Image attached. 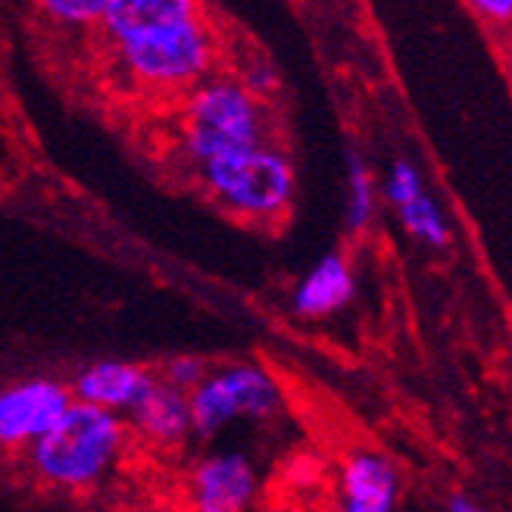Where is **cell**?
Here are the masks:
<instances>
[{
	"mask_svg": "<svg viewBox=\"0 0 512 512\" xmlns=\"http://www.w3.org/2000/svg\"><path fill=\"white\" fill-rule=\"evenodd\" d=\"M210 372V366L200 360V356H175V360H169L163 366V372L157 375L163 384H169V388L182 391V394H191L197 384L203 381V375Z\"/></svg>",
	"mask_w": 512,
	"mask_h": 512,
	"instance_id": "obj_16",
	"label": "cell"
},
{
	"mask_svg": "<svg viewBox=\"0 0 512 512\" xmlns=\"http://www.w3.org/2000/svg\"><path fill=\"white\" fill-rule=\"evenodd\" d=\"M450 512H484V509L478 503L466 500V497H453L450 500Z\"/></svg>",
	"mask_w": 512,
	"mask_h": 512,
	"instance_id": "obj_18",
	"label": "cell"
},
{
	"mask_svg": "<svg viewBox=\"0 0 512 512\" xmlns=\"http://www.w3.org/2000/svg\"><path fill=\"white\" fill-rule=\"evenodd\" d=\"M375 216V178L363 157L350 153L347 160V225L366 228Z\"/></svg>",
	"mask_w": 512,
	"mask_h": 512,
	"instance_id": "obj_13",
	"label": "cell"
},
{
	"mask_svg": "<svg viewBox=\"0 0 512 512\" xmlns=\"http://www.w3.org/2000/svg\"><path fill=\"white\" fill-rule=\"evenodd\" d=\"M475 10L481 16H488V19H497V22H509V16H512V4H509V0H478Z\"/></svg>",
	"mask_w": 512,
	"mask_h": 512,
	"instance_id": "obj_17",
	"label": "cell"
},
{
	"mask_svg": "<svg viewBox=\"0 0 512 512\" xmlns=\"http://www.w3.org/2000/svg\"><path fill=\"white\" fill-rule=\"evenodd\" d=\"M384 194L394 203V207H406L409 200H416L419 194H425V182H422V172L409 163V160H397L384 178Z\"/></svg>",
	"mask_w": 512,
	"mask_h": 512,
	"instance_id": "obj_14",
	"label": "cell"
},
{
	"mask_svg": "<svg viewBox=\"0 0 512 512\" xmlns=\"http://www.w3.org/2000/svg\"><path fill=\"white\" fill-rule=\"evenodd\" d=\"M69 384L60 378H19L0 388V450H29L72 406Z\"/></svg>",
	"mask_w": 512,
	"mask_h": 512,
	"instance_id": "obj_6",
	"label": "cell"
},
{
	"mask_svg": "<svg viewBox=\"0 0 512 512\" xmlns=\"http://www.w3.org/2000/svg\"><path fill=\"white\" fill-rule=\"evenodd\" d=\"M44 13L63 25H94L104 19L107 0H47Z\"/></svg>",
	"mask_w": 512,
	"mask_h": 512,
	"instance_id": "obj_15",
	"label": "cell"
},
{
	"mask_svg": "<svg viewBox=\"0 0 512 512\" xmlns=\"http://www.w3.org/2000/svg\"><path fill=\"white\" fill-rule=\"evenodd\" d=\"M200 185L213 203L247 222H275L285 216L294 191L297 175L285 150L275 144H260L241 153L210 160L197 166Z\"/></svg>",
	"mask_w": 512,
	"mask_h": 512,
	"instance_id": "obj_4",
	"label": "cell"
},
{
	"mask_svg": "<svg viewBox=\"0 0 512 512\" xmlns=\"http://www.w3.org/2000/svg\"><path fill=\"white\" fill-rule=\"evenodd\" d=\"M157 384V372L128 360H100L85 366L69 384L75 403L107 409L113 416H128Z\"/></svg>",
	"mask_w": 512,
	"mask_h": 512,
	"instance_id": "obj_8",
	"label": "cell"
},
{
	"mask_svg": "<svg viewBox=\"0 0 512 512\" xmlns=\"http://www.w3.org/2000/svg\"><path fill=\"white\" fill-rule=\"evenodd\" d=\"M256 469L244 453L207 456L191 472L188 491L194 512H244L256 497Z\"/></svg>",
	"mask_w": 512,
	"mask_h": 512,
	"instance_id": "obj_7",
	"label": "cell"
},
{
	"mask_svg": "<svg viewBox=\"0 0 512 512\" xmlns=\"http://www.w3.org/2000/svg\"><path fill=\"white\" fill-rule=\"evenodd\" d=\"M182 150L194 166L272 144V113L266 100L253 97L235 75H207L185 97Z\"/></svg>",
	"mask_w": 512,
	"mask_h": 512,
	"instance_id": "obj_3",
	"label": "cell"
},
{
	"mask_svg": "<svg viewBox=\"0 0 512 512\" xmlns=\"http://www.w3.org/2000/svg\"><path fill=\"white\" fill-rule=\"evenodd\" d=\"M191 428L213 438L232 422H266L281 413L278 381L256 363H228L210 369L188 394Z\"/></svg>",
	"mask_w": 512,
	"mask_h": 512,
	"instance_id": "obj_5",
	"label": "cell"
},
{
	"mask_svg": "<svg viewBox=\"0 0 512 512\" xmlns=\"http://www.w3.org/2000/svg\"><path fill=\"white\" fill-rule=\"evenodd\" d=\"M397 213H400L403 228L416 241H422L428 247H447L450 244V222L431 194H419L416 200H409L406 207H400Z\"/></svg>",
	"mask_w": 512,
	"mask_h": 512,
	"instance_id": "obj_12",
	"label": "cell"
},
{
	"mask_svg": "<svg viewBox=\"0 0 512 512\" xmlns=\"http://www.w3.org/2000/svg\"><path fill=\"white\" fill-rule=\"evenodd\" d=\"M128 444L122 416L72 403L63 419L29 447L35 478L60 491H88L104 481Z\"/></svg>",
	"mask_w": 512,
	"mask_h": 512,
	"instance_id": "obj_2",
	"label": "cell"
},
{
	"mask_svg": "<svg viewBox=\"0 0 512 512\" xmlns=\"http://www.w3.org/2000/svg\"><path fill=\"white\" fill-rule=\"evenodd\" d=\"M338 512H394L400 500V472L384 453L356 450L341 469Z\"/></svg>",
	"mask_w": 512,
	"mask_h": 512,
	"instance_id": "obj_9",
	"label": "cell"
},
{
	"mask_svg": "<svg viewBox=\"0 0 512 512\" xmlns=\"http://www.w3.org/2000/svg\"><path fill=\"white\" fill-rule=\"evenodd\" d=\"M132 428L157 447H178L191 428V409H188V394L169 388L157 378V384L144 394V400L128 413Z\"/></svg>",
	"mask_w": 512,
	"mask_h": 512,
	"instance_id": "obj_10",
	"label": "cell"
},
{
	"mask_svg": "<svg viewBox=\"0 0 512 512\" xmlns=\"http://www.w3.org/2000/svg\"><path fill=\"white\" fill-rule=\"evenodd\" d=\"M119 69L150 91H191L213 72L216 32L191 0H107L100 19Z\"/></svg>",
	"mask_w": 512,
	"mask_h": 512,
	"instance_id": "obj_1",
	"label": "cell"
},
{
	"mask_svg": "<svg viewBox=\"0 0 512 512\" xmlns=\"http://www.w3.org/2000/svg\"><path fill=\"white\" fill-rule=\"evenodd\" d=\"M353 294H356V278L347 256L328 253L297 285L294 313L303 319H325L331 313H338L341 306H347Z\"/></svg>",
	"mask_w": 512,
	"mask_h": 512,
	"instance_id": "obj_11",
	"label": "cell"
}]
</instances>
